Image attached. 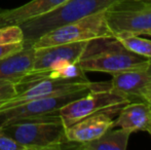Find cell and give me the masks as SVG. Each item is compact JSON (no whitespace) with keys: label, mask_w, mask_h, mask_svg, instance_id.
I'll list each match as a JSON object with an SVG mask.
<instances>
[{"label":"cell","mask_w":151,"mask_h":150,"mask_svg":"<svg viewBox=\"0 0 151 150\" xmlns=\"http://www.w3.org/2000/svg\"><path fill=\"white\" fill-rule=\"evenodd\" d=\"M143 101H146V102H148L149 104H151V92L148 93L147 95H145V96L143 97V99H142Z\"/></svg>","instance_id":"44dd1931"},{"label":"cell","mask_w":151,"mask_h":150,"mask_svg":"<svg viewBox=\"0 0 151 150\" xmlns=\"http://www.w3.org/2000/svg\"><path fill=\"white\" fill-rule=\"evenodd\" d=\"M112 128H119L131 133L147 132L151 136V105L148 102L127 103L113 120Z\"/></svg>","instance_id":"7c38bea8"},{"label":"cell","mask_w":151,"mask_h":150,"mask_svg":"<svg viewBox=\"0 0 151 150\" xmlns=\"http://www.w3.org/2000/svg\"><path fill=\"white\" fill-rule=\"evenodd\" d=\"M88 43V41H80L35 48L34 66L32 70H48L71 63H78Z\"/></svg>","instance_id":"9c48e42d"},{"label":"cell","mask_w":151,"mask_h":150,"mask_svg":"<svg viewBox=\"0 0 151 150\" xmlns=\"http://www.w3.org/2000/svg\"><path fill=\"white\" fill-rule=\"evenodd\" d=\"M78 64L86 72L113 75L147 67L151 60L127 50L113 36L90 40Z\"/></svg>","instance_id":"7a4b0ae2"},{"label":"cell","mask_w":151,"mask_h":150,"mask_svg":"<svg viewBox=\"0 0 151 150\" xmlns=\"http://www.w3.org/2000/svg\"><path fill=\"white\" fill-rule=\"evenodd\" d=\"M105 37H113V33L108 26L106 10H103L50 31L36 40L32 46L47 47Z\"/></svg>","instance_id":"277c9868"},{"label":"cell","mask_w":151,"mask_h":150,"mask_svg":"<svg viewBox=\"0 0 151 150\" xmlns=\"http://www.w3.org/2000/svg\"><path fill=\"white\" fill-rule=\"evenodd\" d=\"M25 47L24 42L14 44H0V60L22 50Z\"/></svg>","instance_id":"ac0fdd59"},{"label":"cell","mask_w":151,"mask_h":150,"mask_svg":"<svg viewBox=\"0 0 151 150\" xmlns=\"http://www.w3.org/2000/svg\"><path fill=\"white\" fill-rule=\"evenodd\" d=\"M24 42V33L20 25L0 27V44H14Z\"/></svg>","instance_id":"2e32d148"},{"label":"cell","mask_w":151,"mask_h":150,"mask_svg":"<svg viewBox=\"0 0 151 150\" xmlns=\"http://www.w3.org/2000/svg\"><path fill=\"white\" fill-rule=\"evenodd\" d=\"M134 1L138 2L141 5H151V0H134Z\"/></svg>","instance_id":"ffe728a7"},{"label":"cell","mask_w":151,"mask_h":150,"mask_svg":"<svg viewBox=\"0 0 151 150\" xmlns=\"http://www.w3.org/2000/svg\"><path fill=\"white\" fill-rule=\"evenodd\" d=\"M127 1L129 0H68L47 14L22 23L20 26L24 33V43L33 45L36 40L54 29Z\"/></svg>","instance_id":"6da1fadb"},{"label":"cell","mask_w":151,"mask_h":150,"mask_svg":"<svg viewBox=\"0 0 151 150\" xmlns=\"http://www.w3.org/2000/svg\"><path fill=\"white\" fill-rule=\"evenodd\" d=\"M113 36L127 50L151 60V40L127 31L116 32Z\"/></svg>","instance_id":"9a60e30c"},{"label":"cell","mask_w":151,"mask_h":150,"mask_svg":"<svg viewBox=\"0 0 151 150\" xmlns=\"http://www.w3.org/2000/svg\"><path fill=\"white\" fill-rule=\"evenodd\" d=\"M0 150H26V148L0 130Z\"/></svg>","instance_id":"e0dca14e"},{"label":"cell","mask_w":151,"mask_h":150,"mask_svg":"<svg viewBox=\"0 0 151 150\" xmlns=\"http://www.w3.org/2000/svg\"><path fill=\"white\" fill-rule=\"evenodd\" d=\"M88 90H90L45 97L37 100L28 101L12 108L0 110V128L22 120L57 115L62 107L72 101L77 100L78 98L86 95Z\"/></svg>","instance_id":"8992f818"},{"label":"cell","mask_w":151,"mask_h":150,"mask_svg":"<svg viewBox=\"0 0 151 150\" xmlns=\"http://www.w3.org/2000/svg\"><path fill=\"white\" fill-rule=\"evenodd\" d=\"M0 130L23 145L26 150L74 149V144L66 138V128L59 114L22 120Z\"/></svg>","instance_id":"3957f363"},{"label":"cell","mask_w":151,"mask_h":150,"mask_svg":"<svg viewBox=\"0 0 151 150\" xmlns=\"http://www.w3.org/2000/svg\"><path fill=\"white\" fill-rule=\"evenodd\" d=\"M110 90L127 97L143 99L151 92V64L147 67L124 71L112 75Z\"/></svg>","instance_id":"30bf717a"},{"label":"cell","mask_w":151,"mask_h":150,"mask_svg":"<svg viewBox=\"0 0 151 150\" xmlns=\"http://www.w3.org/2000/svg\"><path fill=\"white\" fill-rule=\"evenodd\" d=\"M124 105H119V106L112 107L106 110L99 111L66 128L67 140L73 143L74 149H75L77 145L91 142L99 138L108 128H112L114 120L112 117L119 112Z\"/></svg>","instance_id":"52a82bcc"},{"label":"cell","mask_w":151,"mask_h":150,"mask_svg":"<svg viewBox=\"0 0 151 150\" xmlns=\"http://www.w3.org/2000/svg\"><path fill=\"white\" fill-rule=\"evenodd\" d=\"M68 0H31L28 3L12 9H0V27L21 25L62 5Z\"/></svg>","instance_id":"4fadbf2b"},{"label":"cell","mask_w":151,"mask_h":150,"mask_svg":"<svg viewBox=\"0 0 151 150\" xmlns=\"http://www.w3.org/2000/svg\"><path fill=\"white\" fill-rule=\"evenodd\" d=\"M35 48L25 45L22 50L0 60V83L17 84L33 69Z\"/></svg>","instance_id":"8fae6325"},{"label":"cell","mask_w":151,"mask_h":150,"mask_svg":"<svg viewBox=\"0 0 151 150\" xmlns=\"http://www.w3.org/2000/svg\"><path fill=\"white\" fill-rule=\"evenodd\" d=\"M106 19L112 33L127 31L151 36V5L140 8H122L116 5L106 10Z\"/></svg>","instance_id":"ba28073f"},{"label":"cell","mask_w":151,"mask_h":150,"mask_svg":"<svg viewBox=\"0 0 151 150\" xmlns=\"http://www.w3.org/2000/svg\"><path fill=\"white\" fill-rule=\"evenodd\" d=\"M17 94L16 85L12 83H0V105Z\"/></svg>","instance_id":"d6986e66"},{"label":"cell","mask_w":151,"mask_h":150,"mask_svg":"<svg viewBox=\"0 0 151 150\" xmlns=\"http://www.w3.org/2000/svg\"><path fill=\"white\" fill-rule=\"evenodd\" d=\"M131 132L119 128H110L103 135L91 142L75 147L80 150H125L127 148Z\"/></svg>","instance_id":"5bb4252c"},{"label":"cell","mask_w":151,"mask_h":150,"mask_svg":"<svg viewBox=\"0 0 151 150\" xmlns=\"http://www.w3.org/2000/svg\"><path fill=\"white\" fill-rule=\"evenodd\" d=\"M150 105H151V104H150Z\"/></svg>","instance_id":"7402d4cb"},{"label":"cell","mask_w":151,"mask_h":150,"mask_svg":"<svg viewBox=\"0 0 151 150\" xmlns=\"http://www.w3.org/2000/svg\"><path fill=\"white\" fill-rule=\"evenodd\" d=\"M131 98L111 90H90L86 95L66 104L59 111L65 128L99 111L124 105Z\"/></svg>","instance_id":"5b68a950"}]
</instances>
